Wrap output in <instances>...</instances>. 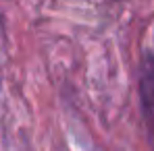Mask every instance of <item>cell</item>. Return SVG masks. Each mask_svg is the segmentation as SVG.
Instances as JSON below:
<instances>
[{"label":"cell","mask_w":154,"mask_h":151,"mask_svg":"<svg viewBox=\"0 0 154 151\" xmlns=\"http://www.w3.org/2000/svg\"><path fill=\"white\" fill-rule=\"evenodd\" d=\"M137 91H140V103L144 122L148 128L150 143L154 145V54H146L140 64V79H137Z\"/></svg>","instance_id":"1"}]
</instances>
